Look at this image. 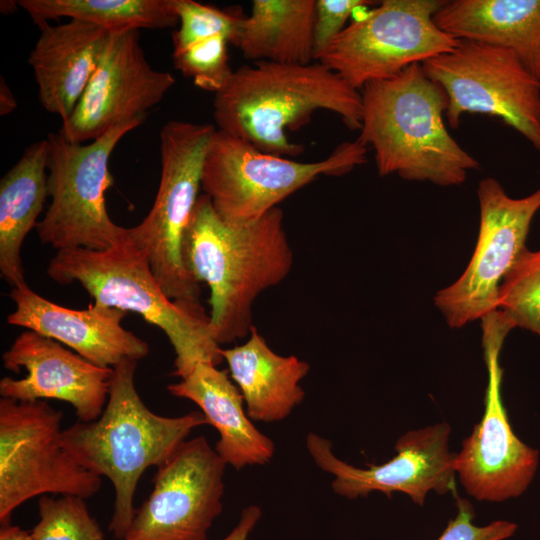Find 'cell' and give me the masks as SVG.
<instances>
[{"mask_svg":"<svg viewBox=\"0 0 540 540\" xmlns=\"http://www.w3.org/2000/svg\"><path fill=\"white\" fill-rule=\"evenodd\" d=\"M182 254L187 271L210 289V324L219 346L250 334L255 299L281 283L293 265L279 207L251 223L230 225L206 194L199 196Z\"/></svg>","mask_w":540,"mask_h":540,"instance_id":"cell-1","label":"cell"},{"mask_svg":"<svg viewBox=\"0 0 540 540\" xmlns=\"http://www.w3.org/2000/svg\"><path fill=\"white\" fill-rule=\"evenodd\" d=\"M137 360L113 367L107 403L91 422H77L62 432L68 453L85 469L107 477L114 488L109 530L124 539L134 518V495L144 471L160 466L195 428L207 424L202 412L168 417L152 412L135 386Z\"/></svg>","mask_w":540,"mask_h":540,"instance_id":"cell-2","label":"cell"},{"mask_svg":"<svg viewBox=\"0 0 540 540\" xmlns=\"http://www.w3.org/2000/svg\"><path fill=\"white\" fill-rule=\"evenodd\" d=\"M357 140L374 150L380 176L455 186L479 162L449 134L447 97L416 63L393 78L366 84Z\"/></svg>","mask_w":540,"mask_h":540,"instance_id":"cell-3","label":"cell"},{"mask_svg":"<svg viewBox=\"0 0 540 540\" xmlns=\"http://www.w3.org/2000/svg\"><path fill=\"white\" fill-rule=\"evenodd\" d=\"M219 130L277 156H297L303 148L289 140L316 110L331 111L351 130L362 125V96L322 63L307 65L253 62L233 72L215 94Z\"/></svg>","mask_w":540,"mask_h":540,"instance_id":"cell-4","label":"cell"},{"mask_svg":"<svg viewBox=\"0 0 540 540\" xmlns=\"http://www.w3.org/2000/svg\"><path fill=\"white\" fill-rule=\"evenodd\" d=\"M47 274L62 285L79 283L95 304L136 312L159 327L175 351L173 375L180 379L200 363L218 366L223 360L212 335L210 315L200 301L170 299L146 252L129 237L127 228L119 241L103 250H58Z\"/></svg>","mask_w":540,"mask_h":540,"instance_id":"cell-5","label":"cell"},{"mask_svg":"<svg viewBox=\"0 0 540 540\" xmlns=\"http://www.w3.org/2000/svg\"><path fill=\"white\" fill-rule=\"evenodd\" d=\"M366 146L343 142L317 162H297L257 149L217 129L202 171L201 189L227 224L258 220L320 175L340 176L366 162Z\"/></svg>","mask_w":540,"mask_h":540,"instance_id":"cell-6","label":"cell"},{"mask_svg":"<svg viewBox=\"0 0 540 540\" xmlns=\"http://www.w3.org/2000/svg\"><path fill=\"white\" fill-rule=\"evenodd\" d=\"M217 129L209 123L171 120L160 131L161 173L147 216L127 228L142 248L165 294L172 300L199 301L200 283L183 261V240L199 199L204 160Z\"/></svg>","mask_w":540,"mask_h":540,"instance_id":"cell-7","label":"cell"},{"mask_svg":"<svg viewBox=\"0 0 540 540\" xmlns=\"http://www.w3.org/2000/svg\"><path fill=\"white\" fill-rule=\"evenodd\" d=\"M143 121L120 124L84 144L49 133L48 192L51 202L36 225L39 239L58 250L109 248L125 233L106 209L105 192L112 184L109 160L119 141Z\"/></svg>","mask_w":540,"mask_h":540,"instance_id":"cell-8","label":"cell"},{"mask_svg":"<svg viewBox=\"0 0 540 540\" xmlns=\"http://www.w3.org/2000/svg\"><path fill=\"white\" fill-rule=\"evenodd\" d=\"M421 66L446 94L451 128L465 113L485 114L501 119L540 152V78L514 52L458 39L451 51Z\"/></svg>","mask_w":540,"mask_h":540,"instance_id":"cell-9","label":"cell"},{"mask_svg":"<svg viewBox=\"0 0 540 540\" xmlns=\"http://www.w3.org/2000/svg\"><path fill=\"white\" fill-rule=\"evenodd\" d=\"M62 412L44 400L0 399V522L25 501L47 494L89 498L101 477L82 467L62 442Z\"/></svg>","mask_w":540,"mask_h":540,"instance_id":"cell-10","label":"cell"},{"mask_svg":"<svg viewBox=\"0 0 540 540\" xmlns=\"http://www.w3.org/2000/svg\"><path fill=\"white\" fill-rule=\"evenodd\" d=\"M445 0H384L353 21L318 57L356 90L451 51L458 39L434 15Z\"/></svg>","mask_w":540,"mask_h":540,"instance_id":"cell-11","label":"cell"},{"mask_svg":"<svg viewBox=\"0 0 540 540\" xmlns=\"http://www.w3.org/2000/svg\"><path fill=\"white\" fill-rule=\"evenodd\" d=\"M481 320L488 371L485 410L455 455L454 468L469 495L477 500L502 502L526 491L536 474L539 453L515 435L501 399L503 372L499 354L515 326L501 310Z\"/></svg>","mask_w":540,"mask_h":540,"instance_id":"cell-12","label":"cell"},{"mask_svg":"<svg viewBox=\"0 0 540 540\" xmlns=\"http://www.w3.org/2000/svg\"><path fill=\"white\" fill-rule=\"evenodd\" d=\"M477 196L480 225L473 255L463 274L434 297L451 328L498 310L501 282L526 247L531 222L540 209V187L523 198H512L492 177L479 182Z\"/></svg>","mask_w":540,"mask_h":540,"instance_id":"cell-13","label":"cell"},{"mask_svg":"<svg viewBox=\"0 0 540 540\" xmlns=\"http://www.w3.org/2000/svg\"><path fill=\"white\" fill-rule=\"evenodd\" d=\"M225 467L204 436L184 441L157 467L123 540H207L223 509Z\"/></svg>","mask_w":540,"mask_h":540,"instance_id":"cell-14","label":"cell"},{"mask_svg":"<svg viewBox=\"0 0 540 540\" xmlns=\"http://www.w3.org/2000/svg\"><path fill=\"white\" fill-rule=\"evenodd\" d=\"M174 84L171 73L154 69L146 59L139 30L110 33L81 99L59 132L71 142L85 143L120 124L144 121Z\"/></svg>","mask_w":540,"mask_h":540,"instance_id":"cell-15","label":"cell"},{"mask_svg":"<svg viewBox=\"0 0 540 540\" xmlns=\"http://www.w3.org/2000/svg\"><path fill=\"white\" fill-rule=\"evenodd\" d=\"M449 435L445 422L406 432L397 440V454L391 460L368 464L366 469L336 457L331 442L318 434L309 433L306 446L315 464L334 477L331 487L336 494L354 499L373 491L388 497L402 492L422 506L431 490L440 495L455 493L456 454L449 451Z\"/></svg>","mask_w":540,"mask_h":540,"instance_id":"cell-16","label":"cell"},{"mask_svg":"<svg viewBox=\"0 0 540 540\" xmlns=\"http://www.w3.org/2000/svg\"><path fill=\"white\" fill-rule=\"evenodd\" d=\"M5 369L26 376L0 380V395L18 401L56 399L69 403L80 422L102 414L108 399L112 367H100L59 342L27 330L2 355Z\"/></svg>","mask_w":540,"mask_h":540,"instance_id":"cell-17","label":"cell"},{"mask_svg":"<svg viewBox=\"0 0 540 540\" xmlns=\"http://www.w3.org/2000/svg\"><path fill=\"white\" fill-rule=\"evenodd\" d=\"M15 310L7 316L10 325L20 326L53 339L100 367H114L126 358L139 360L149 345L122 327L128 312L90 304L77 310L43 298L28 285L12 288Z\"/></svg>","mask_w":540,"mask_h":540,"instance_id":"cell-18","label":"cell"},{"mask_svg":"<svg viewBox=\"0 0 540 540\" xmlns=\"http://www.w3.org/2000/svg\"><path fill=\"white\" fill-rule=\"evenodd\" d=\"M38 27L40 35L28 63L42 107L64 122L81 99L110 32L80 20Z\"/></svg>","mask_w":540,"mask_h":540,"instance_id":"cell-19","label":"cell"},{"mask_svg":"<svg viewBox=\"0 0 540 540\" xmlns=\"http://www.w3.org/2000/svg\"><path fill=\"white\" fill-rule=\"evenodd\" d=\"M176 397L193 401L219 434L215 451L226 465L239 470L264 465L274 455L272 440L252 423L238 387L225 371L200 363L179 382L167 386Z\"/></svg>","mask_w":540,"mask_h":540,"instance_id":"cell-20","label":"cell"},{"mask_svg":"<svg viewBox=\"0 0 540 540\" xmlns=\"http://www.w3.org/2000/svg\"><path fill=\"white\" fill-rule=\"evenodd\" d=\"M242 394L250 419L266 423L288 417L305 395L300 385L310 366L294 355L275 353L256 327L241 345L220 349Z\"/></svg>","mask_w":540,"mask_h":540,"instance_id":"cell-21","label":"cell"},{"mask_svg":"<svg viewBox=\"0 0 540 540\" xmlns=\"http://www.w3.org/2000/svg\"><path fill=\"white\" fill-rule=\"evenodd\" d=\"M434 22L455 39L514 52L540 78V0L446 1Z\"/></svg>","mask_w":540,"mask_h":540,"instance_id":"cell-22","label":"cell"},{"mask_svg":"<svg viewBox=\"0 0 540 540\" xmlns=\"http://www.w3.org/2000/svg\"><path fill=\"white\" fill-rule=\"evenodd\" d=\"M48 155L47 138L32 143L0 180V272L12 288L27 285L21 248L49 197Z\"/></svg>","mask_w":540,"mask_h":540,"instance_id":"cell-23","label":"cell"},{"mask_svg":"<svg viewBox=\"0 0 540 540\" xmlns=\"http://www.w3.org/2000/svg\"><path fill=\"white\" fill-rule=\"evenodd\" d=\"M315 0H254L234 46L253 62L311 64Z\"/></svg>","mask_w":540,"mask_h":540,"instance_id":"cell-24","label":"cell"},{"mask_svg":"<svg viewBox=\"0 0 540 540\" xmlns=\"http://www.w3.org/2000/svg\"><path fill=\"white\" fill-rule=\"evenodd\" d=\"M18 5L37 26L60 18L88 22L110 33L178 25L175 0H19Z\"/></svg>","mask_w":540,"mask_h":540,"instance_id":"cell-25","label":"cell"},{"mask_svg":"<svg viewBox=\"0 0 540 540\" xmlns=\"http://www.w3.org/2000/svg\"><path fill=\"white\" fill-rule=\"evenodd\" d=\"M172 42L175 68L191 78L195 86L215 94L226 86L234 72L229 64L227 34L200 27L174 31Z\"/></svg>","mask_w":540,"mask_h":540,"instance_id":"cell-26","label":"cell"},{"mask_svg":"<svg viewBox=\"0 0 540 540\" xmlns=\"http://www.w3.org/2000/svg\"><path fill=\"white\" fill-rule=\"evenodd\" d=\"M497 309L505 312L515 327L540 336V249H523L501 282Z\"/></svg>","mask_w":540,"mask_h":540,"instance_id":"cell-27","label":"cell"},{"mask_svg":"<svg viewBox=\"0 0 540 540\" xmlns=\"http://www.w3.org/2000/svg\"><path fill=\"white\" fill-rule=\"evenodd\" d=\"M38 507L40 520L31 533L34 540H103V532L89 514L84 498L43 495Z\"/></svg>","mask_w":540,"mask_h":540,"instance_id":"cell-28","label":"cell"},{"mask_svg":"<svg viewBox=\"0 0 540 540\" xmlns=\"http://www.w3.org/2000/svg\"><path fill=\"white\" fill-rule=\"evenodd\" d=\"M374 4L367 0H315L314 55L315 60L344 30L345 23L358 8Z\"/></svg>","mask_w":540,"mask_h":540,"instance_id":"cell-29","label":"cell"},{"mask_svg":"<svg viewBox=\"0 0 540 540\" xmlns=\"http://www.w3.org/2000/svg\"><path fill=\"white\" fill-rule=\"evenodd\" d=\"M457 515L448 522L438 540H504L511 537L517 530L515 523L498 520L486 526L473 524L475 516L471 503L456 496Z\"/></svg>","mask_w":540,"mask_h":540,"instance_id":"cell-30","label":"cell"},{"mask_svg":"<svg viewBox=\"0 0 540 540\" xmlns=\"http://www.w3.org/2000/svg\"><path fill=\"white\" fill-rule=\"evenodd\" d=\"M261 514V509L258 506L250 505L246 507L242 511L236 526L221 540H248Z\"/></svg>","mask_w":540,"mask_h":540,"instance_id":"cell-31","label":"cell"},{"mask_svg":"<svg viewBox=\"0 0 540 540\" xmlns=\"http://www.w3.org/2000/svg\"><path fill=\"white\" fill-rule=\"evenodd\" d=\"M17 108L13 92L7 85L3 76L0 77V115L6 116Z\"/></svg>","mask_w":540,"mask_h":540,"instance_id":"cell-32","label":"cell"},{"mask_svg":"<svg viewBox=\"0 0 540 540\" xmlns=\"http://www.w3.org/2000/svg\"><path fill=\"white\" fill-rule=\"evenodd\" d=\"M0 540H34L32 535L19 526L7 524L1 525Z\"/></svg>","mask_w":540,"mask_h":540,"instance_id":"cell-33","label":"cell"},{"mask_svg":"<svg viewBox=\"0 0 540 540\" xmlns=\"http://www.w3.org/2000/svg\"><path fill=\"white\" fill-rule=\"evenodd\" d=\"M19 7L18 1H12V0H2L0 2V12L3 14H11L14 13L17 8Z\"/></svg>","mask_w":540,"mask_h":540,"instance_id":"cell-34","label":"cell"}]
</instances>
